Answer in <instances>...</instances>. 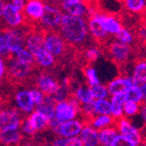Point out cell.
<instances>
[{
	"instance_id": "1",
	"label": "cell",
	"mask_w": 146,
	"mask_h": 146,
	"mask_svg": "<svg viewBox=\"0 0 146 146\" xmlns=\"http://www.w3.org/2000/svg\"><path fill=\"white\" fill-rule=\"evenodd\" d=\"M59 34L64 41L73 47L82 46L89 35L88 25L85 19L64 13L59 25Z\"/></svg>"
},
{
	"instance_id": "2",
	"label": "cell",
	"mask_w": 146,
	"mask_h": 146,
	"mask_svg": "<svg viewBox=\"0 0 146 146\" xmlns=\"http://www.w3.org/2000/svg\"><path fill=\"white\" fill-rule=\"evenodd\" d=\"M4 61L7 62V66L5 64L6 73H7V75L5 76V79L8 81L9 84L24 85L33 81L34 68H36V66L26 64L12 55L9 58L4 59Z\"/></svg>"
},
{
	"instance_id": "3",
	"label": "cell",
	"mask_w": 146,
	"mask_h": 146,
	"mask_svg": "<svg viewBox=\"0 0 146 146\" xmlns=\"http://www.w3.org/2000/svg\"><path fill=\"white\" fill-rule=\"evenodd\" d=\"M80 102L71 94V96L64 101L56 103L54 108V119L59 123L71 121L76 119L80 113Z\"/></svg>"
},
{
	"instance_id": "4",
	"label": "cell",
	"mask_w": 146,
	"mask_h": 146,
	"mask_svg": "<svg viewBox=\"0 0 146 146\" xmlns=\"http://www.w3.org/2000/svg\"><path fill=\"white\" fill-rule=\"evenodd\" d=\"M44 45L54 57H63L66 55L68 49L70 47L64 41L60 34L56 31H46L44 30Z\"/></svg>"
},
{
	"instance_id": "5",
	"label": "cell",
	"mask_w": 146,
	"mask_h": 146,
	"mask_svg": "<svg viewBox=\"0 0 146 146\" xmlns=\"http://www.w3.org/2000/svg\"><path fill=\"white\" fill-rule=\"evenodd\" d=\"M45 4L42 0H27L25 4L24 11V24L28 27H32L38 22H40L43 17Z\"/></svg>"
},
{
	"instance_id": "6",
	"label": "cell",
	"mask_w": 146,
	"mask_h": 146,
	"mask_svg": "<svg viewBox=\"0 0 146 146\" xmlns=\"http://www.w3.org/2000/svg\"><path fill=\"white\" fill-rule=\"evenodd\" d=\"M107 54L112 61L117 63V66H124L130 59V55L132 53V49L130 45L122 43V42L112 41L106 45Z\"/></svg>"
},
{
	"instance_id": "7",
	"label": "cell",
	"mask_w": 146,
	"mask_h": 146,
	"mask_svg": "<svg viewBox=\"0 0 146 146\" xmlns=\"http://www.w3.org/2000/svg\"><path fill=\"white\" fill-rule=\"evenodd\" d=\"M62 15L63 13L57 6L52 4H45L43 17L39 22L41 29L46 31H56L60 25Z\"/></svg>"
},
{
	"instance_id": "8",
	"label": "cell",
	"mask_w": 146,
	"mask_h": 146,
	"mask_svg": "<svg viewBox=\"0 0 146 146\" xmlns=\"http://www.w3.org/2000/svg\"><path fill=\"white\" fill-rule=\"evenodd\" d=\"M2 32L8 49L11 53H17L21 49L25 48V39L27 32H24L19 28H4Z\"/></svg>"
},
{
	"instance_id": "9",
	"label": "cell",
	"mask_w": 146,
	"mask_h": 146,
	"mask_svg": "<svg viewBox=\"0 0 146 146\" xmlns=\"http://www.w3.org/2000/svg\"><path fill=\"white\" fill-rule=\"evenodd\" d=\"M88 30L90 32L91 36L96 40V42L101 45L107 43L108 34L103 29L102 25L98 19V12L93 9H89V19H88Z\"/></svg>"
},
{
	"instance_id": "10",
	"label": "cell",
	"mask_w": 146,
	"mask_h": 146,
	"mask_svg": "<svg viewBox=\"0 0 146 146\" xmlns=\"http://www.w3.org/2000/svg\"><path fill=\"white\" fill-rule=\"evenodd\" d=\"M25 117L22 115L17 108L4 110L0 113V131L8 129H19L24 121Z\"/></svg>"
},
{
	"instance_id": "11",
	"label": "cell",
	"mask_w": 146,
	"mask_h": 146,
	"mask_svg": "<svg viewBox=\"0 0 146 146\" xmlns=\"http://www.w3.org/2000/svg\"><path fill=\"white\" fill-rule=\"evenodd\" d=\"M115 126L117 128V131L124 136L128 137L131 139L132 141H134L136 144H140L143 142V137H142V133L137 129L136 127L133 126L132 123L130 122L127 117H119V119H115Z\"/></svg>"
},
{
	"instance_id": "12",
	"label": "cell",
	"mask_w": 146,
	"mask_h": 146,
	"mask_svg": "<svg viewBox=\"0 0 146 146\" xmlns=\"http://www.w3.org/2000/svg\"><path fill=\"white\" fill-rule=\"evenodd\" d=\"M34 84L40 91L44 93V95H51V96L55 94L60 85L58 81H56L50 74L46 72H42L38 77H36Z\"/></svg>"
},
{
	"instance_id": "13",
	"label": "cell",
	"mask_w": 146,
	"mask_h": 146,
	"mask_svg": "<svg viewBox=\"0 0 146 146\" xmlns=\"http://www.w3.org/2000/svg\"><path fill=\"white\" fill-rule=\"evenodd\" d=\"M84 124L80 119H71L66 122L59 123L58 128L56 130V135L63 138H72V137H77L80 135L81 131L83 129Z\"/></svg>"
},
{
	"instance_id": "14",
	"label": "cell",
	"mask_w": 146,
	"mask_h": 146,
	"mask_svg": "<svg viewBox=\"0 0 146 146\" xmlns=\"http://www.w3.org/2000/svg\"><path fill=\"white\" fill-rule=\"evenodd\" d=\"M2 19L8 28H20L24 24L23 12L13 6L11 3H5L3 8Z\"/></svg>"
},
{
	"instance_id": "15",
	"label": "cell",
	"mask_w": 146,
	"mask_h": 146,
	"mask_svg": "<svg viewBox=\"0 0 146 146\" xmlns=\"http://www.w3.org/2000/svg\"><path fill=\"white\" fill-rule=\"evenodd\" d=\"M24 140V135L19 129H8L0 131V145L19 146Z\"/></svg>"
},
{
	"instance_id": "16",
	"label": "cell",
	"mask_w": 146,
	"mask_h": 146,
	"mask_svg": "<svg viewBox=\"0 0 146 146\" xmlns=\"http://www.w3.org/2000/svg\"><path fill=\"white\" fill-rule=\"evenodd\" d=\"M98 19H99V22L102 25L103 29L105 30V32L108 35H115V36L123 29L121 22L113 15H104V13L98 12Z\"/></svg>"
},
{
	"instance_id": "17",
	"label": "cell",
	"mask_w": 146,
	"mask_h": 146,
	"mask_svg": "<svg viewBox=\"0 0 146 146\" xmlns=\"http://www.w3.org/2000/svg\"><path fill=\"white\" fill-rule=\"evenodd\" d=\"M132 85H134V82L130 77H117L111 80L106 86L108 93L110 95H115L117 93H123L130 88Z\"/></svg>"
},
{
	"instance_id": "18",
	"label": "cell",
	"mask_w": 146,
	"mask_h": 146,
	"mask_svg": "<svg viewBox=\"0 0 146 146\" xmlns=\"http://www.w3.org/2000/svg\"><path fill=\"white\" fill-rule=\"evenodd\" d=\"M15 100L19 110L24 112V113L32 112L34 110L35 104L33 102V100H32L31 95H30V91L22 90L17 92L15 95Z\"/></svg>"
},
{
	"instance_id": "19",
	"label": "cell",
	"mask_w": 146,
	"mask_h": 146,
	"mask_svg": "<svg viewBox=\"0 0 146 146\" xmlns=\"http://www.w3.org/2000/svg\"><path fill=\"white\" fill-rule=\"evenodd\" d=\"M83 142L84 146H99V138H98V130L89 125H84L83 129L79 135Z\"/></svg>"
},
{
	"instance_id": "20",
	"label": "cell",
	"mask_w": 146,
	"mask_h": 146,
	"mask_svg": "<svg viewBox=\"0 0 146 146\" xmlns=\"http://www.w3.org/2000/svg\"><path fill=\"white\" fill-rule=\"evenodd\" d=\"M33 55H34V58L37 63V66H41L43 68H51L55 64L56 58L45 47L38 50L37 52H35Z\"/></svg>"
},
{
	"instance_id": "21",
	"label": "cell",
	"mask_w": 146,
	"mask_h": 146,
	"mask_svg": "<svg viewBox=\"0 0 146 146\" xmlns=\"http://www.w3.org/2000/svg\"><path fill=\"white\" fill-rule=\"evenodd\" d=\"M61 8L68 13V15H75V17H83L87 13H89V9L85 2L80 3H70L66 1H61Z\"/></svg>"
},
{
	"instance_id": "22",
	"label": "cell",
	"mask_w": 146,
	"mask_h": 146,
	"mask_svg": "<svg viewBox=\"0 0 146 146\" xmlns=\"http://www.w3.org/2000/svg\"><path fill=\"white\" fill-rule=\"evenodd\" d=\"M126 100L125 92L111 95V117L115 119L124 117V103L126 102Z\"/></svg>"
},
{
	"instance_id": "23",
	"label": "cell",
	"mask_w": 146,
	"mask_h": 146,
	"mask_svg": "<svg viewBox=\"0 0 146 146\" xmlns=\"http://www.w3.org/2000/svg\"><path fill=\"white\" fill-rule=\"evenodd\" d=\"M28 119L30 121L36 133L46 130L49 126V121H50V119H48L46 115H44L43 113L37 111V110L32 111L31 115L28 117Z\"/></svg>"
},
{
	"instance_id": "24",
	"label": "cell",
	"mask_w": 146,
	"mask_h": 146,
	"mask_svg": "<svg viewBox=\"0 0 146 146\" xmlns=\"http://www.w3.org/2000/svg\"><path fill=\"white\" fill-rule=\"evenodd\" d=\"M56 103H57V101L54 99L53 96L45 95L43 101L39 104H37L35 108H36L37 111L46 115L48 119H52L54 117V108H55Z\"/></svg>"
},
{
	"instance_id": "25",
	"label": "cell",
	"mask_w": 146,
	"mask_h": 146,
	"mask_svg": "<svg viewBox=\"0 0 146 146\" xmlns=\"http://www.w3.org/2000/svg\"><path fill=\"white\" fill-rule=\"evenodd\" d=\"M117 130L115 128V126L112 127H106L103 129L98 131V138H99L100 145L102 146H110L113 142V140L115 139V137L117 136Z\"/></svg>"
},
{
	"instance_id": "26",
	"label": "cell",
	"mask_w": 146,
	"mask_h": 146,
	"mask_svg": "<svg viewBox=\"0 0 146 146\" xmlns=\"http://www.w3.org/2000/svg\"><path fill=\"white\" fill-rule=\"evenodd\" d=\"M72 94L80 102V104L90 102V101L94 100L92 92H91L90 86H86V85L78 86L75 90L72 91Z\"/></svg>"
},
{
	"instance_id": "27",
	"label": "cell",
	"mask_w": 146,
	"mask_h": 146,
	"mask_svg": "<svg viewBox=\"0 0 146 146\" xmlns=\"http://www.w3.org/2000/svg\"><path fill=\"white\" fill-rule=\"evenodd\" d=\"M132 80L135 85H142L146 83V60H139L136 62L133 70V76Z\"/></svg>"
},
{
	"instance_id": "28",
	"label": "cell",
	"mask_w": 146,
	"mask_h": 146,
	"mask_svg": "<svg viewBox=\"0 0 146 146\" xmlns=\"http://www.w3.org/2000/svg\"><path fill=\"white\" fill-rule=\"evenodd\" d=\"M115 119L111 115H97L93 117L92 119L88 122L87 125L92 126L96 130H101L103 128L110 127L111 125H115Z\"/></svg>"
},
{
	"instance_id": "29",
	"label": "cell",
	"mask_w": 146,
	"mask_h": 146,
	"mask_svg": "<svg viewBox=\"0 0 146 146\" xmlns=\"http://www.w3.org/2000/svg\"><path fill=\"white\" fill-rule=\"evenodd\" d=\"M95 112L97 115H111V103L106 99H95L94 100Z\"/></svg>"
},
{
	"instance_id": "30",
	"label": "cell",
	"mask_w": 146,
	"mask_h": 146,
	"mask_svg": "<svg viewBox=\"0 0 146 146\" xmlns=\"http://www.w3.org/2000/svg\"><path fill=\"white\" fill-rule=\"evenodd\" d=\"M126 94V99L131 100V101H135L137 103H141L143 101V97H142V93L140 90V86L138 85H132L130 88H128L125 91Z\"/></svg>"
},
{
	"instance_id": "31",
	"label": "cell",
	"mask_w": 146,
	"mask_h": 146,
	"mask_svg": "<svg viewBox=\"0 0 146 146\" xmlns=\"http://www.w3.org/2000/svg\"><path fill=\"white\" fill-rule=\"evenodd\" d=\"M125 6L130 12L139 13L146 7V0H125Z\"/></svg>"
},
{
	"instance_id": "32",
	"label": "cell",
	"mask_w": 146,
	"mask_h": 146,
	"mask_svg": "<svg viewBox=\"0 0 146 146\" xmlns=\"http://www.w3.org/2000/svg\"><path fill=\"white\" fill-rule=\"evenodd\" d=\"M100 55H101V49L99 47L91 46L85 49L84 58H85L86 62H87V66H89L92 62H95L100 57Z\"/></svg>"
},
{
	"instance_id": "33",
	"label": "cell",
	"mask_w": 146,
	"mask_h": 146,
	"mask_svg": "<svg viewBox=\"0 0 146 146\" xmlns=\"http://www.w3.org/2000/svg\"><path fill=\"white\" fill-rule=\"evenodd\" d=\"M15 58L19 59L22 62L26 63V64H29V66H37V63L34 58V55L27 48H23L21 49L20 51H17L15 53Z\"/></svg>"
},
{
	"instance_id": "34",
	"label": "cell",
	"mask_w": 146,
	"mask_h": 146,
	"mask_svg": "<svg viewBox=\"0 0 146 146\" xmlns=\"http://www.w3.org/2000/svg\"><path fill=\"white\" fill-rule=\"evenodd\" d=\"M90 89L94 99H106L108 97V95H110L106 86L102 85V84L100 83L90 86Z\"/></svg>"
},
{
	"instance_id": "35",
	"label": "cell",
	"mask_w": 146,
	"mask_h": 146,
	"mask_svg": "<svg viewBox=\"0 0 146 146\" xmlns=\"http://www.w3.org/2000/svg\"><path fill=\"white\" fill-rule=\"evenodd\" d=\"M84 74H85V77L87 79V82L89 84V86H93L100 83L99 78H98L97 76V72L90 64L84 66Z\"/></svg>"
},
{
	"instance_id": "36",
	"label": "cell",
	"mask_w": 146,
	"mask_h": 146,
	"mask_svg": "<svg viewBox=\"0 0 146 146\" xmlns=\"http://www.w3.org/2000/svg\"><path fill=\"white\" fill-rule=\"evenodd\" d=\"M140 110L139 103L135 102V101H131V100H126V102L124 103V115L126 117H133V115H137Z\"/></svg>"
},
{
	"instance_id": "37",
	"label": "cell",
	"mask_w": 146,
	"mask_h": 146,
	"mask_svg": "<svg viewBox=\"0 0 146 146\" xmlns=\"http://www.w3.org/2000/svg\"><path fill=\"white\" fill-rule=\"evenodd\" d=\"M115 38H117V41L122 42V43H125V44H128V45H130V44L133 42V40H134L133 34H132L128 29H126V28H123V29L115 35Z\"/></svg>"
},
{
	"instance_id": "38",
	"label": "cell",
	"mask_w": 146,
	"mask_h": 146,
	"mask_svg": "<svg viewBox=\"0 0 146 146\" xmlns=\"http://www.w3.org/2000/svg\"><path fill=\"white\" fill-rule=\"evenodd\" d=\"M110 146H138V144H136L134 141H132L131 139H129L128 137L121 134L115 137V139L113 140Z\"/></svg>"
},
{
	"instance_id": "39",
	"label": "cell",
	"mask_w": 146,
	"mask_h": 146,
	"mask_svg": "<svg viewBox=\"0 0 146 146\" xmlns=\"http://www.w3.org/2000/svg\"><path fill=\"white\" fill-rule=\"evenodd\" d=\"M11 54L12 53L9 51V49H8L4 34H3L2 31H0V56H3L4 59H7L11 56Z\"/></svg>"
},
{
	"instance_id": "40",
	"label": "cell",
	"mask_w": 146,
	"mask_h": 146,
	"mask_svg": "<svg viewBox=\"0 0 146 146\" xmlns=\"http://www.w3.org/2000/svg\"><path fill=\"white\" fill-rule=\"evenodd\" d=\"M21 128H22L23 134L26 135V136H28V137H33V138H34V136L37 134L36 131L34 130V128L32 127L30 121L28 119V117H25L24 119L22 125H21Z\"/></svg>"
},
{
	"instance_id": "41",
	"label": "cell",
	"mask_w": 146,
	"mask_h": 146,
	"mask_svg": "<svg viewBox=\"0 0 146 146\" xmlns=\"http://www.w3.org/2000/svg\"><path fill=\"white\" fill-rule=\"evenodd\" d=\"M30 95H31L32 100H33V102H34L35 105L39 104L43 101L44 99V93L42 91H40L38 88H33L30 90Z\"/></svg>"
},
{
	"instance_id": "42",
	"label": "cell",
	"mask_w": 146,
	"mask_h": 146,
	"mask_svg": "<svg viewBox=\"0 0 146 146\" xmlns=\"http://www.w3.org/2000/svg\"><path fill=\"white\" fill-rule=\"evenodd\" d=\"M136 37L139 42L146 43V24L139 26V28L136 31Z\"/></svg>"
},
{
	"instance_id": "43",
	"label": "cell",
	"mask_w": 146,
	"mask_h": 146,
	"mask_svg": "<svg viewBox=\"0 0 146 146\" xmlns=\"http://www.w3.org/2000/svg\"><path fill=\"white\" fill-rule=\"evenodd\" d=\"M66 146H84L83 142L80 139V137H72V138H68V144Z\"/></svg>"
},
{
	"instance_id": "44",
	"label": "cell",
	"mask_w": 146,
	"mask_h": 146,
	"mask_svg": "<svg viewBox=\"0 0 146 146\" xmlns=\"http://www.w3.org/2000/svg\"><path fill=\"white\" fill-rule=\"evenodd\" d=\"M5 74H6V66H5L4 59L0 56V83L5 79Z\"/></svg>"
},
{
	"instance_id": "45",
	"label": "cell",
	"mask_w": 146,
	"mask_h": 146,
	"mask_svg": "<svg viewBox=\"0 0 146 146\" xmlns=\"http://www.w3.org/2000/svg\"><path fill=\"white\" fill-rule=\"evenodd\" d=\"M11 4L17 9H19L20 11L23 12L25 8V4H26V0H11Z\"/></svg>"
},
{
	"instance_id": "46",
	"label": "cell",
	"mask_w": 146,
	"mask_h": 146,
	"mask_svg": "<svg viewBox=\"0 0 146 146\" xmlns=\"http://www.w3.org/2000/svg\"><path fill=\"white\" fill-rule=\"evenodd\" d=\"M42 144L41 143H39V142H37L36 140H32V137H31V139L30 140H23L22 141V143L20 144L19 146H41Z\"/></svg>"
},
{
	"instance_id": "47",
	"label": "cell",
	"mask_w": 146,
	"mask_h": 146,
	"mask_svg": "<svg viewBox=\"0 0 146 146\" xmlns=\"http://www.w3.org/2000/svg\"><path fill=\"white\" fill-rule=\"evenodd\" d=\"M140 90L142 93V97H143V101H146V83H143L140 85Z\"/></svg>"
},
{
	"instance_id": "48",
	"label": "cell",
	"mask_w": 146,
	"mask_h": 146,
	"mask_svg": "<svg viewBox=\"0 0 146 146\" xmlns=\"http://www.w3.org/2000/svg\"><path fill=\"white\" fill-rule=\"evenodd\" d=\"M63 1H66V2H70V3H80V2H85L86 0H63Z\"/></svg>"
},
{
	"instance_id": "49",
	"label": "cell",
	"mask_w": 146,
	"mask_h": 146,
	"mask_svg": "<svg viewBox=\"0 0 146 146\" xmlns=\"http://www.w3.org/2000/svg\"><path fill=\"white\" fill-rule=\"evenodd\" d=\"M138 146H146V140H144L143 142H141V143L139 144Z\"/></svg>"
},
{
	"instance_id": "50",
	"label": "cell",
	"mask_w": 146,
	"mask_h": 146,
	"mask_svg": "<svg viewBox=\"0 0 146 146\" xmlns=\"http://www.w3.org/2000/svg\"><path fill=\"white\" fill-rule=\"evenodd\" d=\"M48 1H51V2H57L58 0H48Z\"/></svg>"
},
{
	"instance_id": "51",
	"label": "cell",
	"mask_w": 146,
	"mask_h": 146,
	"mask_svg": "<svg viewBox=\"0 0 146 146\" xmlns=\"http://www.w3.org/2000/svg\"><path fill=\"white\" fill-rule=\"evenodd\" d=\"M0 113H1V105H0Z\"/></svg>"
},
{
	"instance_id": "52",
	"label": "cell",
	"mask_w": 146,
	"mask_h": 146,
	"mask_svg": "<svg viewBox=\"0 0 146 146\" xmlns=\"http://www.w3.org/2000/svg\"><path fill=\"white\" fill-rule=\"evenodd\" d=\"M0 1H3V2H4V1H5V0H0Z\"/></svg>"
},
{
	"instance_id": "53",
	"label": "cell",
	"mask_w": 146,
	"mask_h": 146,
	"mask_svg": "<svg viewBox=\"0 0 146 146\" xmlns=\"http://www.w3.org/2000/svg\"><path fill=\"white\" fill-rule=\"evenodd\" d=\"M41 146H46V145H41Z\"/></svg>"
}]
</instances>
